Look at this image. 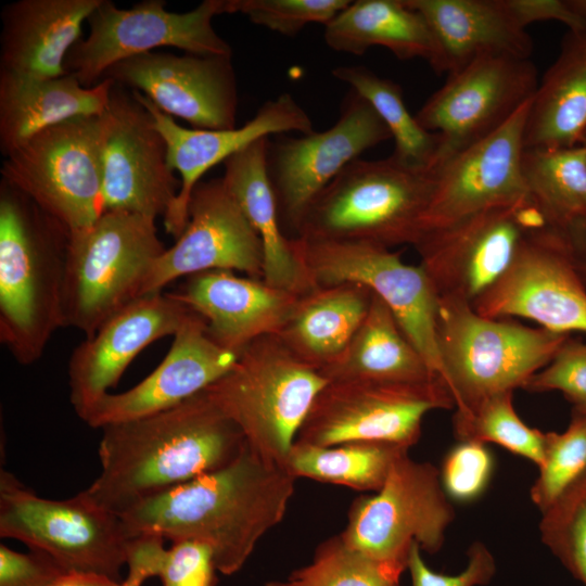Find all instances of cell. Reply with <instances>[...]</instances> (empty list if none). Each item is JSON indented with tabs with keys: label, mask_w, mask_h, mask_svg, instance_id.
I'll list each match as a JSON object with an SVG mask.
<instances>
[{
	"label": "cell",
	"mask_w": 586,
	"mask_h": 586,
	"mask_svg": "<svg viewBox=\"0 0 586 586\" xmlns=\"http://www.w3.org/2000/svg\"><path fill=\"white\" fill-rule=\"evenodd\" d=\"M101 471L85 493L118 515L233 461L246 442L201 392L169 409L103 426Z\"/></svg>",
	"instance_id": "obj_1"
},
{
	"label": "cell",
	"mask_w": 586,
	"mask_h": 586,
	"mask_svg": "<svg viewBox=\"0 0 586 586\" xmlns=\"http://www.w3.org/2000/svg\"><path fill=\"white\" fill-rule=\"evenodd\" d=\"M295 479L245 445L227 466L120 514L132 538L154 533L171 543L207 545L217 571L238 572L258 540L284 518Z\"/></svg>",
	"instance_id": "obj_2"
},
{
	"label": "cell",
	"mask_w": 586,
	"mask_h": 586,
	"mask_svg": "<svg viewBox=\"0 0 586 586\" xmlns=\"http://www.w3.org/2000/svg\"><path fill=\"white\" fill-rule=\"evenodd\" d=\"M69 235L25 193L0 180V342L20 365L39 360L64 327Z\"/></svg>",
	"instance_id": "obj_3"
},
{
	"label": "cell",
	"mask_w": 586,
	"mask_h": 586,
	"mask_svg": "<svg viewBox=\"0 0 586 586\" xmlns=\"http://www.w3.org/2000/svg\"><path fill=\"white\" fill-rule=\"evenodd\" d=\"M328 380L277 334L250 343L233 366L204 390L263 460L283 469L317 395Z\"/></svg>",
	"instance_id": "obj_4"
},
{
	"label": "cell",
	"mask_w": 586,
	"mask_h": 586,
	"mask_svg": "<svg viewBox=\"0 0 586 586\" xmlns=\"http://www.w3.org/2000/svg\"><path fill=\"white\" fill-rule=\"evenodd\" d=\"M433 173L392 155L356 160L316 198L297 237L415 245L429 202ZM296 237V238H297Z\"/></svg>",
	"instance_id": "obj_5"
},
{
	"label": "cell",
	"mask_w": 586,
	"mask_h": 586,
	"mask_svg": "<svg viewBox=\"0 0 586 586\" xmlns=\"http://www.w3.org/2000/svg\"><path fill=\"white\" fill-rule=\"evenodd\" d=\"M570 334L479 315L471 305L438 298L437 342L456 410L524 387Z\"/></svg>",
	"instance_id": "obj_6"
},
{
	"label": "cell",
	"mask_w": 586,
	"mask_h": 586,
	"mask_svg": "<svg viewBox=\"0 0 586 586\" xmlns=\"http://www.w3.org/2000/svg\"><path fill=\"white\" fill-rule=\"evenodd\" d=\"M155 218L104 212L69 235L63 295L64 328L91 336L110 317L141 296L143 282L165 251Z\"/></svg>",
	"instance_id": "obj_7"
},
{
	"label": "cell",
	"mask_w": 586,
	"mask_h": 586,
	"mask_svg": "<svg viewBox=\"0 0 586 586\" xmlns=\"http://www.w3.org/2000/svg\"><path fill=\"white\" fill-rule=\"evenodd\" d=\"M107 117H73L50 126L5 156L1 179L25 193L71 234L105 212L104 149Z\"/></svg>",
	"instance_id": "obj_8"
},
{
	"label": "cell",
	"mask_w": 586,
	"mask_h": 586,
	"mask_svg": "<svg viewBox=\"0 0 586 586\" xmlns=\"http://www.w3.org/2000/svg\"><path fill=\"white\" fill-rule=\"evenodd\" d=\"M0 536L52 557L64 571L94 572L120 582L131 540L122 518L85 491L67 499L38 496L0 471Z\"/></svg>",
	"instance_id": "obj_9"
},
{
	"label": "cell",
	"mask_w": 586,
	"mask_h": 586,
	"mask_svg": "<svg viewBox=\"0 0 586 586\" xmlns=\"http://www.w3.org/2000/svg\"><path fill=\"white\" fill-rule=\"evenodd\" d=\"M454 515L438 469L405 451L379 491L353 501L340 537L353 550L403 573L415 543L429 553L442 548Z\"/></svg>",
	"instance_id": "obj_10"
},
{
	"label": "cell",
	"mask_w": 586,
	"mask_h": 586,
	"mask_svg": "<svg viewBox=\"0 0 586 586\" xmlns=\"http://www.w3.org/2000/svg\"><path fill=\"white\" fill-rule=\"evenodd\" d=\"M292 244L314 286L352 282L378 295L430 368L443 377L438 296L420 265H408L390 247L365 241L297 237Z\"/></svg>",
	"instance_id": "obj_11"
},
{
	"label": "cell",
	"mask_w": 586,
	"mask_h": 586,
	"mask_svg": "<svg viewBox=\"0 0 586 586\" xmlns=\"http://www.w3.org/2000/svg\"><path fill=\"white\" fill-rule=\"evenodd\" d=\"M453 407L454 398L441 378L419 383L328 381L295 442L323 447L370 442L409 449L418 442L429 411Z\"/></svg>",
	"instance_id": "obj_12"
},
{
	"label": "cell",
	"mask_w": 586,
	"mask_h": 586,
	"mask_svg": "<svg viewBox=\"0 0 586 586\" xmlns=\"http://www.w3.org/2000/svg\"><path fill=\"white\" fill-rule=\"evenodd\" d=\"M163 0H145L120 9L101 0L88 17L89 34L79 39L66 55L65 71L84 87H91L118 62L175 47L196 55L232 56L231 47L215 31L214 16L225 13V0H205L195 9L167 11Z\"/></svg>",
	"instance_id": "obj_13"
},
{
	"label": "cell",
	"mask_w": 586,
	"mask_h": 586,
	"mask_svg": "<svg viewBox=\"0 0 586 586\" xmlns=\"http://www.w3.org/2000/svg\"><path fill=\"white\" fill-rule=\"evenodd\" d=\"M544 226L527 196L426 232L413 246L438 298L472 306L509 268L526 233Z\"/></svg>",
	"instance_id": "obj_14"
},
{
	"label": "cell",
	"mask_w": 586,
	"mask_h": 586,
	"mask_svg": "<svg viewBox=\"0 0 586 586\" xmlns=\"http://www.w3.org/2000/svg\"><path fill=\"white\" fill-rule=\"evenodd\" d=\"M537 68L530 59L487 55L448 74L415 115L438 138L434 169L488 137L534 95Z\"/></svg>",
	"instance_id": "obj_15"
},
{
	"label": "cell",
	"mask_w": 586,
	"mask_h": 586,
	"mask_svg": "<svg viewBox=\"0 0 586 586\" xmlns=\"http://www.w3.org/2000/svg\"><path fill=\"white\" fill-rule=\"evenodd\" d=\"M391 138L373 107L351 90L329 129L268 140L267 170L281 225L284 221L296 238L306 212L324 188L365 151Z\"/></svg>",
	"instance_id": "obj_16"
},
{
	"label": "cell",
	"mask_w": 586,
	"mask_h": 586,
	"mask_svg": "<svg viewBox=\"0 0 586 586\" xmlns=\"http://www.w3.org/2000/svg\"><path fill=\"white\" fill-rule=\"evenodd\" d=\"M472 308L492 319L535 321L546 330L586 333V285L559 229L526 233L501 278Z\"/></svg>",
	"instance_id": "obj_17"
},
{
	"label": "cell",
	"mask_w": 586,
	"mask_h": 586,
	"mask_svg": "<svg viewBox=\"0 0 586 586\" xmlns=\"http://www.w3.org/2000/svg\"><path fill=\"white\" fill-rule=\"evenodd\" d=\"M183 232L151 267L141 296L173 281L211 270L240 271L263 279L262 241L222 178L200 181L192 191Z\"/></svg>",
	"instance_id": "obj_18"
},
{
	"label": "cell",
	"mask_w": 586,
	"mask_h": 586,
	"mask_svg": "<svg viewBox=\"0 0 586 586\" xmlns=\"http://www.w3.org/2000/svg\"><path fill=\"white\" fill-rule=\"evenodd\" d=\"M104 211L164 216L181 182L167 162V146L149 111L114 84L105 111Z\"/></svg>",
	"instance_id": "obj_19"
},
{
	"label": "cell",
	"mask_w": 586,
	"mask_h": 586,
	"mask_svg": "<svg viewBox=\"0 0 586 586\" xmlns=\"http://www.w3.org/2000/svg\"><path fill=\"white\" fill-rule=\"evenodd\" d=\"M531 100L495 132L431 169L433 182L420 237L528 196L522 156Z\"/></svg>",
	"instance_id": "obj_20"
},
{
	"label": "cell",
	"mask_w": 586,
	"mask_h": 586,
	"mask_svg": "<svg viewBox=\"0 0 586 586\" xmlns=\"http://www.w3.org/2000/svg\"><path fill=\"white\" fill-rule=\"evenodd\" d=\"M231 58L148 52L116 63L103 78L141 92L196 129H232L238 90Z\"/></svg>",
	"instance_id": "obj_21"
},
{
	"label": "cell",
	"mask_w": 586,
	"mask_h": 586,
	"mask_svg": "<svg viewBox=\"0 0 586 586\" xmlns=\"http://www.w3.org/2000/svg\"><path fill=\"white\" fill-rule=\"evenodd\" d=\"M131 92L152 115L156 129L166 142L168 165L180 175L179 192L164 215L166 232L175 239L179 238L188 224L193 189L213 166L270 135L290 131L307 135L314 131L310 117L289 93L265 102L255 116L241 127L207 130L182 127L144 94L136 90Z\"/></svg>",
	"instance_id": "obj_22"
},
{
	"label": "cell",
	"mask_w": 586,
	"mask_h": 586,
	"mask_svg": "<svg viewBox=\"0 0 586 586\" xmlns=\"http://www.w3.org/2000/svg\"><path fill=\"white\" fill-rule=\"evenodd\" d=\"M192 313L170 292L152 293L133 300L85 337L68 362L69 400L76 415L82 420L141 351L174 335Z\"/></svg>",
	"instance_id": "obj_23"
},
{
	"label": "cell",
	"mask_w": 586,
	"mask_h": 586,
	"mask_svg": "<svg viewBox=\"0 0 586 586\" xmlns=\"http://www.w3.org/2000/svg\"><path fill=\"white\" fill-rule=\"evenodd\" d=\"M173 337L165 358L148 377L125 392L104 395L82 421L102 429L169 409L203 392L238 358L209 336L205 320L194 311Z\"/></svg>",
	"instance_id": "obj_24"
},
{
	"label": "cell",
	"mask_w": 586,
	"mask_h": 586,
	"mask_svg": "<svg viewBox=\"0 0 586 586\" xmlns=\"http://www.w3.org/2000/svg\"><path fill=\"white\" fill-rule=\"evenodd\" d=\"M170 293L205 320L219 346L238 355L256 339L277 334L300 296L230 270L189 276Z\"/></svg>",
	"instance_id": "obj_25"
},
{
	"label": "cell",
	"mask_w": 586,
	"mask_h": 586,
	"mask_svg": "<svg viewBox=\"0 0 586 586\" xmlns=\"http://www.w3.org/2000/svg\"><path fill=\"white\" fill-rule=\"evenodd\" d=\"M101 0H18L1 11L0 72L31 77L67 74L65 59Z\"/></svg>",
	"instance_id": "obj_26"
},
{
	"label": "cell",
	"mask_w": 586,
	"mask_h": 586,
	"mask_svg": "<svg viewBox=\"0 0 586 586\" xmlns=\"http://www.w3.org/2000/svg\"><path fill=\"white\" fill-rule=\"evenodd\" d=\"M428 22L437 43V73L487 55L530 59L533 41L501 0H405Z\"/></svg>",
	"instance_id": "obj_27"
},
{
	"label": "cell",
	"mask_w": 586,
	"mask_h": 586,
	"mask_svg": "<svg viewBox=\"0 0 586 586\" xmlns=\"http://www.w3.org/2000/svg\"><path fill=\"white\" fill-rule=\"evenodd\" d=\"M115 81L84 87L71 74L31 77L0 72V151L9 155L37 132L63 120L101 115Z\"/></svg>",
	"instance_id": "obj_28"
},
{
	"label": "cell",
	"mask_w": 586,
	"mask_h": 586,
	"mask_svg": "<svg viewBox=\"0 0 586 586\" xmlns=\"http://www.w3.org/2000/svg\"><path fill=\"white\" fill-rule=\"evenodd\" d=\"M268 140L258 139L229 156L221 178L262 241L263 280L302 295L315 286L295 255L292 239L283 232L267 170Z\"/></svg>",
	"instance_id": "obj_29"
},
{
	"label": "cell",
	"mask_w": 586,
	"mask_h": 586,
	"mask_svg": "<svg viewBox=\"0 0 586 586\" xmlns=\"http://www.w3.org/2000/svg\"><path fill=\"white\" fill-rule=\"evenodd\" d=\"M371 298L372 292L359 283L316 286L298 296L277 335L302 361L322 372L346 351Z\"/></svg>",
	"instance_id": "obj_30"
},
{
	"label": "cell",
	"mask_w": 586,
	"mask_h": 586,
	"mask_svg": "<svg viewBox=\"0 0 586 586\" xmlns=\"http://www.w3.org/2000/svg\"><path fill=\"white\" fill-rule=\"evenodd\" d=\"M585 131L586 29L569 30L530 102L523 146L571 148L579 144Z\"/></svg>",
	"instance_id": "obj_31"
},
{
	"label": "cell",
	"mask_w": 586,
	"mask_h": 586,
	"mask_svg": "<svg viewBox=\"0 0 586 586\" xmlns=\"http://www.w3.org/2000/svg\"><path fill=\"white\" fill-rule=\"evenodd\" d=\"M335 51L362 55L374 46L399 60L422 59L437 73L440 53L426 20L405 0H357L324 26Z\"/></svg>",
	"instance_id": "obj_32"
},
{
	"label": "cell",
	"mask_w": 586,
	"mask_h": 586,
	"mask_svg": "<svg viewBox=\"0 0 586 586\" xmlns=\"http://www.w3.org/2000/svg\"><path fill=\"white\" fill-rule=\"evenodd\" d=\"M320 373L328 381L387 383H419L441 378L406 336L388 306L374 293L346 351Z\"/></svg>",
	"instance_id": "obj_33"
},
{
	"label": "cell",
	"mask_w": 586,
	"mask_h": 586,
	"mask_svg": "<svg viewBox=\"0 0 586 586\" xmlns=\"http://www.w3.org/2000/svg\"><path fill=\"white\" fill-rule=\"evenodd\" d=\"M522 171L547 226L562 229L586 219V146L524 150Z\"/></svg>",
	"instance_id": "obj_34"
},
{
	"label": "cell",
	"mask_w": 586,
	"mask_h": 586,
	"mask_svg": "<svg viewBox=\"0 0 586 586\" xmlns=\"http://www.w3.org/2000/svg\"><path fill=\"white\" fill-rule=\"evenodd\" d=\"M407 448L392 444L355 442L316 446L295 442L283 469L294 479L308 477L357 491H379L394 461Z\"/></svg>",
	"instance_id": "obj_35"
},
{
	"label": "cell",
	"mask_w": 586,
	"mask_h": 586,
	"mask_svg": "<svg viewBox=\"0 0 586 586\" xmlns=\"http://www.w3.org/2000/svg\"><path fill=\"white\" fill-rule=\"evenodd\" d=\"M332 74L348 84L383 120L394 139V158L412 167L431 169L438 138L425 130L410 114L397 82L380 77L361 65L340 66Z\"/></svg>",
	"instance_id": "obj_36"
},
{
	"label": "cell",
	"mask_w": 586,
	"mask_h": 586,
	"mask_svg": "<svg viewBox=\"0 0 586 586\" xmlns=\"http://www.w3.org/2000/svg\"><path fill=\"white\" fill-rule=\"evenodd\" d=\"M453 428L458 441L494 443L537 467L543 461L546 433L522 421L513 406V392L499 393L456 410Z\"/></svg>",
	"instance_id": "obj_37"
},
{
	"label": "cell",
	"mask_w": 586,
	"mask_h": 586,
	"mask_svg": "<svg viewBox=\"0 0 586 586\" xmlns=\"http://www.w3.org/2000/svg\"><path fill=\"white\" fill-rule=\"evenodd\" d=\"M531 488V498L543 513L551 509L586 474V417L573 410L562 433L545 435L544 458Z\"/></svg>",
	"instance_id": "obj_38"
},
{
	"label": "cell",
	"mask_w": 586,
	"mask_h": 586,
	"mask_svg": "<svg viewBox=\"0 0 586 586\" xmlns=\"http://www.w3.org/2000/svg\"><path fill=\"white\" fill-rule=\"evenodd\" d=\"M400 575L353 550L337 535L320 544L313 561L288 581L292 586H399Z\"/></svg>",
	"instance_id": "obj_39"
},
{
	"label": "cell",
	"mask_w": 586,
	"mask_h": 586,
	"mask_svg": "<svg viewBox=\"0 0 586 586\" xmlns=\"http://www.w3.org/2000/svg\"><path fill=\"white\" fill-rule=\"evenodd\" d=\"M544 542L586 586V474L547 512Z\"/></svg>",
	"instance_id": "obj_40"
},
{
	"label": "cell",
	"mask_w": 586,
	"mask_h": 586,
	"mask_svg": "<svg viewBox=\"0 0 586 586\" xmlns=\"http://www.w3.org/2000/svg\"><path fill=\"white\" fill-rule=\"evenodd\" d=\"M351 0H225V13H241L254 24L294 36L307 24L330 23Z\"/></svg>",
	"instance_id": "obj_41"
},
{
	"label": "cell",
	"mask_w": 586,
	"mask_h": 586,
	"mask_svg": "<svg viewBox=\"0 0 586 586\" xmlns=\"http://www.w3.org/2000/svg\"><path fill=\"white\" fill-rule=\"evenodd\" d=\"M494 468L493 454L485 444L459 441L443 459L438 470L441 485L449 500L473 502L487 489Z\"/></svg>",
	"instance_id": "obj_42"
},
{
	"label": "cell",
	"mask_w": 586,
	"mask_h": 586,
	"mask_svg": "<svg viewBox=\"0 0 586 586\" xmlns=\"http://www.w3.org/2000/svg\"><path fill=\"white\" fill-rule=\"evenodd\" d=\"M531 392H561L573 405L586 402V342L569 337L551 361L523 387Z\"/></svg>",
	"instance_id": "obj_43"
},
{
	"label": "cell",
	"mask_w": 586,
	"mask_h": 586,
	"mask_svg": "<svg viewBox=\"0 0 586 586\" xmlns=\"http://www.w3.org/2000/svg\"><path fill=\"white\" fill-rule=\"evenodd\" d=\"M217 568L211 548L196 540H179L164 549L157 574L162 586H215Z\"/></svg>",
	"instance_id": "obj_44"
},
{
	"label": "cell",
	"mask_w": 586,
	"mask_h": 586,
	"mask_svg": "<svg viewBox=\"0 0 586 586\" xmlns=\"http://www.w3.org/2000/svg\"><path fill=\"white\" fill-rule=\"evenodd\" d=\"M412 586H484L496 573L493 553L482 543L472 544L468 550L466 568L454 575L431 570L421 556V549L415 543L410 549L408 566Z\"/></svg>",
	"instance_id": "obj_45"
},
{
	"label": "cell",
	"mask_w": 586,
	"mask_h": 586,
	"mask_svg": "<svg viewBox=\"0 0 586 586\" xmlns=\"http://www.w3.org/2000/svg\"><path fill=\"white\" fill-rule=\"evenodd\" d=\"M64 571L49 555L0 545V586H48Z\"/></svg>",
	"instance_id": "obj_46"
},
{
	"label": "cell",
	"mask_w": 586,
	"mask_h": 586,
	"mask_svg": "<svg viewBox=\"0 0 586 586\" xmlns=\"http://www.w3.org/2000/svg\"><path fill=\"white\" fill-rule=\"evenodd\" d=\"M502 5L523 28L543 21H559L569 30L586 29V21L572 8L570 0H501Z\"/></svg>",
	"instance_id": "obj_47"
},
{
	"label": "cell",
	"mask_w": 586,
	"mask_h": 586,
	"mask_svg": "<svg viewBox=\"0 0 586 586\" xmlns=\"http://www.w3.org/2000/svg\"><path fill=\"white\" fill-rule=\"evenodd\" d=\"M164 538L154 533L136 536L130 544L126 565L128 573L119 586H142L151 576H156L164 547Z\"/></svg>",
	"instance_id": "obj_48"
},
{
	"label": "cell",
	"mask_w": 586,
	"mask_h": 586,
	"mask_svg": "<svg viewBox=\"0 0 586 586\" xmlns=\"http://www.w3.org/2000/svg\"><path fill=\"white\" fill-rule=\"evenodd\" d=\"M581 279L586 285V219L571 222L559 229Z\"/></svg>",
	"instance_id": "obj_49"
},
{
	"label": "cell",
	"mask_w": 586,
	"mask_h": 586,
	"mask_svg": "<svg viewBox=\"0 0 586 586\" xmlns=\"http://www.w3.org/2000/svg\"><path fill=\"white\" fill-rule=\"evenodd\" d=\"M120 582L100 573L67 571L48 586H119Z\"/></svg>",
	"instance_id": "obj_50"
},
{
	"label": "cell",
	"mask_w": 586,
	"mask_h": 586,
	"mask_svg": "<svg viewBox=\"0 0 586 586\" xmlns=\"http://www.w3.org/2000/svg\"><path fill=\"white\" fill-rule=\"evenodd\" d=\"M573 410L577 411L586 417V402L573 405Z\"/></svg>",
	"instance_id": "obj_51"
},
{
	"label": "cell",
	"mask_w": 586,
	"mask_h": 586,
	"mask_svg": "<svg viewBox=\"0 0 586 586\" xmlns=\"http://www.w3.org/2000/svg\"><path fill=\"white\" fill-rule=\"evenodd\" d=\"M265 586H292V585H291V583L289 581H286V582L273 581V582L267 583Z\"/></svg>",
	"instance_id": "obj_52"
},
{
	"label": "cell",
	"mask_w": 586,
	"mask_h": 586,
	"mask_svg": "<svg viewBox=\"0 0 586 586\" xmlns=\"http://www.w3.org/2000/svg\"><path fill=\"white\" fill-rule=\"evenodd\" d=\"M579 144L586 146V131L584 132V135H583V137H582V139L579 141Z\"/></svg>",
	"instance_id": "obj_53"
}]
</instances>
